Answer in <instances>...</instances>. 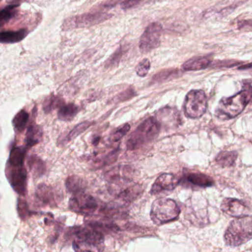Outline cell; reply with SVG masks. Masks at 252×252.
I'll return each mask as SVG.
<instances>
[{"mask_svg":"<svg viewBox=\"0 0 252 252\" xmlns=\"http://www.w3.org/2000/svg\"><path fill=\"white\" fill-rule=\"evenodd\" d=\"M26 149L22 147H14L10 154L9 164L14 167L23 165Z\"/></svg>","mask_w":252,"mask_h":252,"instance_id":"cell-26","label":"cell"},{"mask_svg":"<svg viewBox=\"0 0 252 252\" xmlns=\"http://www.w3.org/2000/svg\"><path fill=\"white\" fill-rule=\"evenodd\" d=\"M70 210L85 215H93L99 209V201L93 196L84 194H76L69 203Z\"/></svg>","mask_w":252,"mask_h":252,"instance_id":"cell-9","label":"cell"},{"mask_svg":"<svg viewBox=\"0 0 252 252\" xmlns=\"http://www.w3.org/2000/svg\"><path fill=\"white\" fill-rule=\"evenodd\" d=\"M150 61L148 58H144L137 64L136 67V72L138 76L140 77H145L150 70Z\"/></svg>","mask_w":252,"mask_h":252,"instance_id":"cell-32","label":"cell"},{"mask_svg":"<svg viewBox=\"0 0 252 252\" xmlns=\"http://www.w3.org/2000/svg\"><path fill=\"white\" fill-rule=\"evenodd\" d=\"M184 179L193 184V186L198 187H209L214 184L212 178L195 171L185 170L184 174Z\"/></svg>","mask_w":252,"mask_h":252,"instance_id":"cell-15","label":"cell"},{"mask_svg":"<svg viewBox=\"0 0 252 252\" xmlns=\"http://www.w3.org/2000/svg\"><path fill=\"white\" fill-rule=\"evenodd\" d=\"M18 6L19 4H11L0 11V28L3 27L15 17L16 8Z\"/></svg>","mask_w":252,"mask_h":252,"instance_id":"cell-24","label":"cell"},{"mask_svg":"<svg viewBox=\"0 0 252 252\" xmlns=\"http://www.w3.org/2000/svg\"><path fill=\"white\" fill-rule=\"evenodd\" d=\"M18 213L20 218L23 220H26L30 215L28 206L27 202L26 200L20 199L18 201Z\"/></svg>","mask_w":252,"mask_h":252,"instance_id":"cell-33","label":"cell"},{"mask_svg":"<svg viewBox=\"0 0 252 252\" xmlns=\"http://www.w3.org/2000/svg\"><path fill=\"white\" fill-rule=\"evenodd\" d=\"M133 169L127 166L115 167L107 172L105 178L109 184V192L124 203L133 201L141 194L142 188L133 181Z\"/></svg>","mask_w":252,"mask_h":252,"instance_id":"cell-1","label":"cell"},{"mask_svg":"<svg viewBox=\"0 0 252 252\" xmlns=\"http://www.w3.org/2000/svg\"><path fill=\"white\" fill-rule=\"evenodd\" d=\"M25 0H8V2L11 4H18V2H24Z\"/></svg>","mask_w":252,"mask_h":252,"instance_id":"cell-36","label":"cell"},{"mask_svg":"<svg viewBox=\"0 0 252 252\" xmlns=\"http://www.w3.org/2000/svg\"><path fill=\"white\" fill-rule=\"evenodd\" d=\"M79 112V108L74 104L61 105L58 112L59 119L62 121H70L73 119Z\"/></svg>","mask_w":252,"mask_h":252,"instance_id":"cell-23","label":"cell"},{"mask_svg":"<svg viewBox=\"0 0 252 252\" xmlns=\"http://www.w3.org/2000/svg\"><path fill=\"white\" fill-rule=\"evenodd\" d=\"M180 71L178 69H167L162 70L160 73H157L153 77V80L155 82H166L174 79L179 75Z\"/></svg>","mask_w":252,"mask_h":252,"instance_id":"cell-27","label":"cell"},{"mask_svg":"<svg viewBox=\"0 0 252 252\" xmlns=\"http://www.w3.org/2000/svg\"><path fill=\"white\" fill-rule=\"evenodd\" d=\"M179 181L175 175L165 173L160 175L152 185L150 190L152 195H158L164 192L172 191L176 188Z\"/></svg>","mask_w":252,"mask_h":252,"instance_id":"cell-13","label":"cell"},{"mask_svg":"<svg viewBox=\"0 0 252 252\" xmlns=\"http://www.w3.org/2000/svg\"><path fill=\"white\" fill-rule=\"evenodd\" d=\"M163 27L160 23L149 25L140 36L139 50L142 54H146L156 49L161 45Z\"/></svg>","mask_w":252,"mask_h":252,"instance_id":"cell-7","label":"cell"},{"mask_svg":"<svg viewBox=\"0 0 252 252\" xmlns=\"http://www.w3.org/2000/svg\"><path fill=\"white\" fill-rule=\"evenodd\" d=\"M28 163L30 170L33 172L35 176H41V175H44L46 171V166H45V163L41 158L36 155L30 156Z\"/></svg>","mask_w":252,"mask_h":252,"instance_id":"cell-20","label":"cell"},{"mask_svg":"<svg viewBox=\"0 0 252 252\" xmlns=\"http://www.w3.org/2000/svg\"><path fill=\"white\" fill-rule=\"evenodd\" d=\"M62 101L59 98L52 96V97L48 98L44 102L43 109L46 113H49L51 111L58 106H61Z\"/></svg>","mask_w":252,"mask_h":252,"instance_id":"cell-30","label":"cell"},{"mask_svg":"<svg viewBox=\"0 0 252 252\" xmlns=\"http://www.w3.org/2000/svg\"><path fill=\"white\" fill-rule=\"evenodd\" d=\"M252 221L250 215L231 221L225 232L224 240L227 246L237 247L252 239Z\"/></svg>","mask_w":252,"mask_h":252,"instance_id":"cell-3","label":"cell"},{"mask_svg":"<svg viewBox=\"0 0 252 252\" xmlns=\"http://www.w3.org/2000/svg\"><path fill=\"white\" fill-rule=\"evenodd\" d=\"M27 34L26 29H21L17 31L0 32V43H17L23 40Z\"/></svg>","mask_w":252,"mask_h":252,"instance_id":"cell-18","label":"cell"},{"mask_svg":"<svg viewBox=\"0 0 252 252\" xmlns=\"http://www.w3.org/2000/svg\"><path fill=\"white\" fill-rule=\"evenodd\" d=\"M29 120V114L25 110L19 112L13 119V125L19 133L24 131Z\"/></svg>","mask_w":252,"mask_h":252,"instance_id":"cell-25","label":"cell"},{"mask_svg":"<svg viewBox=\"0 0 252 252\" xmlns=\"http://www.w3.org/2000/svg\"><path fill=\"white\" fill-rule=\"evenodd\" d=\"M221 208L223 212L234 218H242L250 215V209L241 200L237 199H224Z\"/></svg>","mask_w":252,"mask_h":252,"instance_id":"cell-12","label":"cell"},{"mask_svg":"<svg viewBox=\"0 0 252 252\" xmlns=\"http://www.w3.org/2000/svg\"><path fill=\"white\" fill-rule=\"evenodd\" d=\"M87 225L99 232L112 233L117 232L119 230V227L111 221V218L104 217L101 219L90 220L87 221Z\"/></svg>","mask_w":252,"mask_h":252,"instance_id":"cell-14","label":"cell"},{"mask_svg":"<svg viewBox=\"0 0 252 252\" xmlns=\"http://www.w3.org/2000/svg\"><path fill=\"white\" fill-rule=\"evenodd\" d=\"M251 99L252 87L250 83L247 87L237 94L221 99L215 111V115L222 121L232 119L244 111Z\"/></svg>","mask_w":252,"mask_h":252,"instance_id":"cell-2","label":"cell"},{"mask_svg":"<svg viewBox=\"0 0 252 252\" xmlns=\"http://www.w3.org/2000/svg\"><path fill=\"white\" fill-rule=\"evenodd\" d=\"M73 234L76 236L79 243L84 245L87 248V251H100L103 245L105 237L103 234L90 228H82L77 227L73 228Z\"/></svg>","mask_w":252,"mask_h":252,"instance_id":"cell-8","label":"cell"},{"mask_svg":"<svg viewBox=\"0 0 252 252\" xmlns=\"http://www.w3.org/2000/svg\"><path fill=\"white\" fill-rule=\"evenodd\" d=\"M143 0H124L121 4V7L124 10L130 9L133 7L137 6Z\"/></svg>","mask_w":252,"mask_h":252,"instance_id":"cell-34","label":"cell"},{"mask_svg":"<svg viewBox=\"0 0 252 252\" xmlns=\"http://www.w3.org/2000/svg\"><path fill=\"white\" fill-rule=\"evenodd\" d=\"M13 169L8 174L10 183L13 189L20 196H26L27 190V171L24 166H12Z\"/></svg>","mask_w":252,"mask_h":252,"instance_id":"cell-11","label":"cell"},{"mask_svg":"<svg viewBox=\"0 0 252 252\" xmlns=\"http://www.w3.org/2000/svg\"><path fill=\"white\" fill-rule=\"evenodd\" d=\"M207 109V98L203 90H193L189 92L184 102V112L190 118L203 116Z\"/></svg>","mask_w":252,"mask_h":252,"instance_id":"cell-6","label":"cell"},{"mask_svg":"<svg viewBox=\"0 0 252 252\" xmlns=\"http://www.w3.org/2000/svg\"><path fill=\"white\" fill-rule=\"evenodd\" d=\"M42 139V130L39 126L32 124L29 127L26 134V142L28 148L32 147L39 143Z\"/></svg>","mask_w":252,"mask_h":252,"instance_id":"cell-19","label":"cell"},{"mask_svg":"<svg viewBox=\"0 0 252 252\" xmlns=\"http://www.w3.org/2000/svg\"><path fill=\"white\" fill-rule=\"evenodd\" d=\"M117 154H118V151L115 149L107 155H102L100 158H96V161H94V165L96 167H102L111 164L117 159Z\"/></svg>","mask_w":252,"mask_h":252,"instance_id":"cell-29","label":"cell"},{"mask_svg":"<svg viewBox=\"0 0 252 252\" xmlns=\"http://www.w3.org/2000/svg\"><path fill=\"white\" fill-rule=\"evenodd\" d=\"M112 15L106 14V13H88V14H82L73 17L69 20L67 26L69 28H84L88 27L90 26L99 24L105 20L111 18Z\"/></svg>","mask_w":252,"mask_h":252,"instance_id":"cell-10","label":"cell"},{"mask_svg":"<svg viewBox=\"0 0 252 252\" xmlns=\"http://www.w3.org/2000/svg\"><path fill=\"white\" fill-rule=\"evenodd\" d=\"M92 124H93V123L90 122V121H84V122L78 124L73 130H72L71 131L68 133L67 138H66V140H67V141H70V140L76 139L79 135L82 134V133L87 130Z\"/></svg>","mask_w":252,"mask_h":252,"instance_id":"cell-28","label":"cell"},{"mask_svg":"<svg viewBox=\"0 0 252 252\" xmlns=\"http://www.w3.org/2000/svg\"><path fill=\"white\" fill-rule=\"evenodd\" d=\"M130 129V125L129 124H124L123 125L120 126L119 127L116 129L112 135L111 136V142H117L121 140L127 133Z\"/></svg>","mask_w":252,"mask_h":252,"instance_id":"cell-31","label":"cell"},{"mask_svg":"<svg viewBox=\"0 0 252 252\" xmlns=\"http://www.w3.org/2000/svg\"><path fill=\"white\" fill-rule=\"evenodd\" d=\"M36 196L43 204L54 207L56 203L55 194L52 187L45 184H40L36 189Z\"/></svg>","mask_w":252,"mask_h":252,"instance_id":"cell-16","label":"cell"},{"mask_svg":"<svg viewBox=\"0 0 252 252\" xmlns=\"http://www.w3.org/2000/svg\"><path fill=\"white\" fill-rule=\"evenodd\" d=\"M65 185L68 192L75 195L83 193L85 188L83 180L77 176L68 177L66 180Z\"/></svg>","mask_w":252,"mask_h":252,"instance_id":"cell-22","label":"cell"},{"mask_svg":"<svg viewBox=\"0 0 252 252\" xmlns=\"http://www.w3.org/2000/svg\"><path fill=\"white\" fill-rule=\"evenodd\" d=\"M241 62H239V61H218V64H215V66L216 67H234V66L237 65V64H240Z\"/></svg>","mask_w":252,"mask_h":252,"instance_id":"cell-35","label":"cell"},{"mask_svg":"<svg viewBox=\"0 0 252 252\" xmlns=\"http://www.w3.org/2000/svg\"><path fill=\"white\" fill-rule=\"evenodd\" d=\"M0 1H2V0H0Z\"/></svg>","mask_w":252,"mask_h":252,"instance_id":"cell-37","label":"cell"},{"mask_svg":"<svg viewBox=\"0 0 252 252\" xmlns=\"http://www.w3.org/2000/svg\"><path fill=\"white\" fill-rule=\"evenodd\" d=\"M179 206L175 200L169 198L155 200L151 208L150 217L156 225L167 224L175 221L179 216Z\"/></svg>","mask_w":252,"mask_h":252,"instance_id":"cell-5","label":"cell"},{"mask_svg":"<svg viewBox=\"0 0 252 252\" xmlns=\"http://www.w3.org/2000/svg\"><path fill=\"white\" fill-rule=\"evenodd\" d=\"M212 64V60L205 56L192 58L183 64L182 70L184 71H197L208 68Z\"/></svg>","mask_w":252,"mask_h":252,"instance_id":"cell-17","label":"cell"},{"mask_svg":"<svg viewBox=\"0 0 252 252\" xmlns=\"http://www.w3.org/2000/svg\"><path fill=\"white\" fill-rule=\"evenodd\" d=\"M160 130L161 125L156 118L149 117L132 133L127 141V149L135 150L152 141L158 136Z\"/></svg>","mask_w":252,"mask_h":252,"instance_id":"cell-4","label":"cell"},{"mask_svg":"<svg viewBox=\"0 0 252 252\" xmlns=\"http://www.w3.org/2000/svg\"><path fill=\"white\" fill-rule=\"evenodd\" d=\"M237 158V153L234 151H224L216 157L217 164L223 167H231L234 165Z\"/></svg>","mask_w":252,"mask_h":252,"instance_id":"cell-21","label":"cell"}]
</instances>
